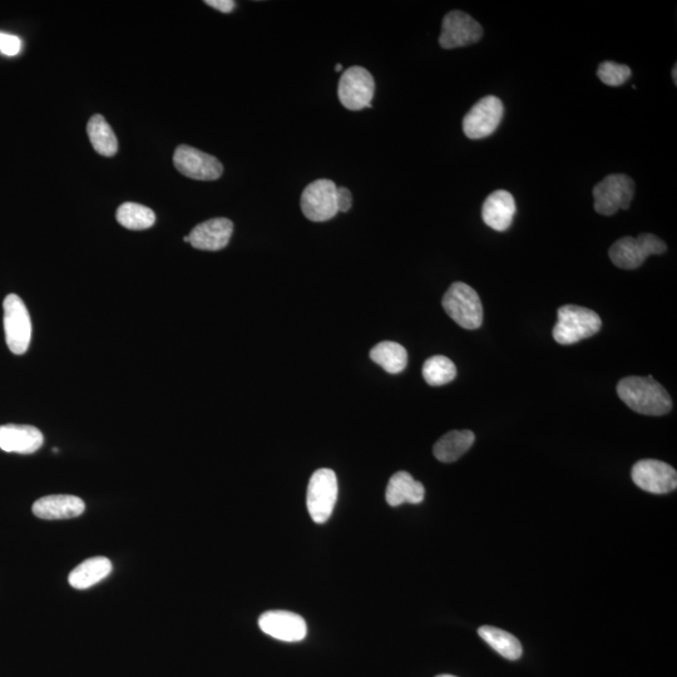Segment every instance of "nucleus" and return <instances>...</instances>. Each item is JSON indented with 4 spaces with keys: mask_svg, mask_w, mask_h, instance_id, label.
I'll return each mask as SVG.
<instances>
[{
    "mask_svg": "<svg viewBox=\"0 0 677 677\" xmlns=\"http://www.w3.org/2000/svg\"><path fill=\"white\" fill-rule=\"evenodd\" d=\"M476 436L472 431H452L439 439L434 446V456L443 463H453L472 448Z\"/></svg>",
    "mask_w": 677,
    "mask_h": 677,
    "instance_id": "obj_21",
    "label": "nucleus"
},
{
    "mask_svg": "<svg viewBox=\"0 0 677 677\" xmlns=\"http://www.w3.org/2000/svg\"><path fill=\"white\" fill-rule=\"evenodd\" d=\"M370 358L389 374L402 373L408 364L407 350L394 342H383L375 345L370 352Z\"/></svg>",
    "mask_w": 677,
    "mask_h": 677,
    "instance_id": "obj_23",
    "label": "nucleus"
},
{
    "mask_svg": "<svg viewBox=\"0 0 677 677\" xmlns=\"http://www.w3.org/2000/svg\"><path fill=\"white\" fill-rule=\"evenodd\" d=\"M667 246L656 235L641 234L637 237H622L610 247L612 263L622 270L639 269L651 255H661Z\"/></svg>",
    "mask_w": 677,
    "mask_h": 677,
    "instance_id": "obj_4",
    "label": "nucleus"
},
{
    "mask_svg": "<svg viewBox=\"0 0 677 677\" xmlns=\"http://www.w3.org/2000/svg\"><path fill=\"white\" fill-rule=\"evenodd\" d=\"M457 377L456 364L451 359L436 355L423 365V378L431 387H443Z\"/></svg>",
    "mask_w": 677,
    "mask_h": 677,
    "instance_id": "obj_26",
    "label": "nucleus"
},
{
    "mask_svg": "<svg viewBox=\"0 0 677 677\" xmlns=\"http://www.w3.org/2000/svg\"><path fill=\"white\" fill-rule=\"evenodd\" d=\"M112 563L106 557H93L74 568L68 577L69 585L76 590H87L110 575Z\"/></svg>",
    "mask_w": 677,
    "mask_h": 677,
    "instance_id": "obj_20",
    "label": "nucleus"
},
{
    "mask_svg": "<svg viewBox=\"0 0 677 677\" xmlns=\"http://www.w3.org/2000/svg\"><path fill=\"white\" fill-rule=\"evenodd\" d=\"M602 328V320L594 310L577 305L558 309V320L553 328V338L561 345H572L592 338Z\"/></svg>",
    "mask_w": 677,
    "mask_h": 677,
    "instance_id": "obj_2",
    "label": "nucleus"
},
{
    "mask_svg": "<svg viewBox=\"0 0 677 677\" xmlns=\"http://www.w3.org/2000/svg\"><path fill=\"white\" fill-rule=\"evenodd\" d=\"M504 113L503 103L496 96L477 102L464 117L463 131L471 140H482L496 132Z\"/></svg>",
    "mask_w": 677,
    "mask_h": 677,
    "instance_id": "obj_10",
    "label": "nucleus"
},
{
    "mask_svg": "<svg viewBox=\"0 0 677 677\" xmlns=\"http://www.w3.org/2000/svg\"><path fill=\"white\" fill-rule=\"evenodd\" d=\"M206 4L211 8H215L216 11L225 14L231 13L236 7V3L232 2V0H207Z\"/></svg>",
    "mask_w": 677,
    "mask_h": 677,
    "instance_id": "obj_30",
    "label": "nucleus"
},
{
    "mask_svg": "<svg viewBox=\"0 0 677 677\" xmlns=\"http://www.w3.org/2000/svg\"><path fill=\"white\" fill-rule=\"evenodd\" d=\"M635 196V182L624 174L607 176L595 186L594 200L597 214L615 215L619 210H629Z\"/></svg>",
    "mask_w": 677,
    "mask_h": 677,
    "instance_id": "obj_7",
    "label": "nucleus"
},
{
    "mask_svg": "<svg viewBox=\"0 0 677 677\" xmlns=\"http://www.w3.org/2000/svg\"><path fill=\"white\" fill-rule=\"evenodd\" d=\"M437 677H457V676H453V675H439V676H437Z\"/></svg>",
    "mask_w": 677,
    "mask_h": 677,
    "instance_id": "obj_33",
    "label": "nucleus"
},
{
    "mask_svg": "<svg viewBox=\"0 0 677 677\" xmlns=\"http://www.w3.org/2000/svg\"><path fill=\"white\" fill-rule=\"evenodd\" d=\"M338 478L329 468H321L310 478L306 506L315 523L329 521L338 499Z\"/></svg>",
    "mask_w": 677,
    "mask_h": 677,
    "instance_id": "obj_5",
    "label": "nucleus"
},
{
    "mask_svg": "<svg viewBox=\"0 0 677 677\" xmlns=\"http://www.w3.org/2000/svg\"><path fill=\"white\" fill-rule=\"evenodd\" d=\"M343 71V66L342 64H336L335 66V72H342Z\"/></svg>",
    "mask_w": 677,
    "mask_h": 677,
    "instance_id": "obj_31",
    "label": "nucleus"
},
{
    "mask_svg": "<svg viewBox=\"0 0 677 677\" xmlns=\"http://www.w3.org/2000/svg\"><path fill=\"white\" fill-rule=\"evenodd\" d=\"M374 92V78L363 67H350L340 77L338 86L339 101L350 111H360L365 107L372 108Z\"/></svg>",
    "mask_w": 677,
    "mask_h": 677,
    "instance_id": "obj_8",
    "label": "nucleus"
},
{
    "mask_svg": "<svg viewBox=\"0 0 677 677\" xmlns=\"http://www.w3.org/2000/svg\"><path fill=\"white\" fill-rule=\"evenodd\" d=\"M597 76H599L600 81L605 83L606 86L619 87L629 81L631 69L629 66H626V64L602 62L599 69H597Z\"/></svg>",
    "mask_w": 677,
    "mask_h": 677,
    "instance_id": "obj_27",
    "label": "nucleus"
},
{
    "mask_svg": "<svg viewBox=\"0 0 677 677\" xmlns=\"http://www.w3.org/2000/svg\"><path fill=\"white\" fill-rule=\"evenodd\" d=\"M86 504L81 498L68 496V494H56L39 498L34 502L33 515L42 520H71L83 515Z\"/></svg>",
    "mask_w": 677,
    "mask_h": 677,
    "instance_id": "obj_16",
    "label": "nucleus"
},
{
    "mask_svg": "<svg viewBox=\"0 0 677 677\" xmlns=\"http://www.w3.org/2000/svg\"><path fill=\"white\" fill-rule=\"evenodd\" d=\"M22 49V41L17 36L8 33H0V52L8 57L17 56Z\"/></svg>",
    "mask_w": 677,
    "mask_h": 677,
    "instance_id": "obj_28",
    "label": "nucleus"
},
{
    "mask_svg": "<svg viewBox=\"0 0 677 677\" xmlns=\"http://www.w3.org/2000/svg\"><path fill=\"white\" fill-rule=\"evenodd\" d=\"M676 71H677V67L675 66V67H674V71H672V77H674V82H675V83H677Z\"/></svg>",
    "mask_w": 677,
    "mask_h": 677,
    "instance_id": "obj_32",
    "label": "nucleus"
},
{
    "mask_svg": "<svg viewBox=\"0 0 677 677\" xmlns=\"http://www.w3.org/2000/svg\"><path fill=\"white\" fill-rule=\"evenodd\" d=\"M116 219L118 224L128 230L141 231L150 229L155 225L156 215L146 206L135 204V202H126V204L118 207Z\"/></svg>",
    "mask_w": 677,
    "mask_h": 677,
    "instance_id": "obj_25",
    "label": "nucleus"
},
{
    "mask_svg": "<svg viewBox=\"0 0 677 677\" xmlns=\"http://www.w3.org/2000/svg\"><path fill=\"white\" fill-rule=\"evenodd\" d=\"M44 443L41 431L32 426L7 424L0 426V449L7 453L33 454Z\"/></svg>",
    "mask_w": 677,
    "mask_h": 677,
    "instance_id": "obj_17",
    "label": "nucleus"
},
{
    "mask_svg": "<svg viewBox=\"0 0 677 677\" xmlns=\"http://www.w3.org/2000/svg\"><path fill=\"white\" fill-rule=\"evenodd\" d=\"M3 308L8 348L13 354H26L32 340V321L27 306L18 295L9 294Z\"/></svg>",
    "mask_w": 677,
    "mask_h": 677,
    "instance_id": "obj_6",
    "label": "nucleus"
},
{
    "mask_svg": "<svg viewBox=\"0 0 677 677\" xmlns=\"http://www.w3.org/2000/svg\"><path fill=\"white\" fill-rule=\"evenodd\" d=\"M442 305L449 318L463 329L477 330L483 324V305L477 291L464 283H454L444 294Z\"/></svg>",
    "mask_w": 677,
    "mask_h": 677,
    "instance_id": "obj_3",
    "label": "nucleus"
},
{
    "mask_svg": "<svg viewBox=\"0 0 677 677\" xmlns=\"http://www.w3.org/2000/svg\"><path fill=\"white\" fill-rule=\"evenodd\" d=\"M234 232V224L225 217H217L197 225L189 235L190 245L197 250L219 251L225 249Z\"/></svg>",
    "mask_w": 677,
    "mask_h": 677,
    "instance_id": "obj_15",
    "label": "nucleus"
},
{
    "mask_svg": "<svg viewBox=\"0 0 677 677\" xmlns=\"http://www.w3.org/2000/svg\"><path fill=\"white\" fill-rule=\"evenodd\" d=\"M632 481L642 491L654 494H666L675 491L677 473L675 468L656 459H642L631 471Z\"/></svg>",
    "mask_w": 677,
    "mask_h": 677,
    "instance_id": "obj_12",
    "label": "nucleus"
},
{
    "mask_svg": "<svg viewBox=\"0 0 677 677\" xmlns=\"http://www.w3.org/2000/svg\"><path fill=\"white\" fill-rule=\"evenodd\" d=\"M260 629L264 634L284 642L304 640L308 634V626L303 617L290 611H268L260 616Z\"/></svg>",
    "mask_w": 677,
    "mask_h": 677,
    "instance_id": "obj_14",
    "label": "nucleus"
},
{
    "mask_svg": "<svg viewBox=\"0 0 677 677\" xmlns=\"http://www.w3.org/2000/svg\"><path fill=\"white\" fill-rule=\"evenodd\" d=\"M184 241H185V242H189V244H190L189 236H185V237H184Z\"/></svg>",
    "mask_w": 677,
    "mask_h": 677,
    "instance_id": "obj_34",
    "label": "nucleus"
},
{
    "mask_svg": "<svg viewBox=\"0 0 677 677\" xmlns=\"http://www.w3.org/2000/svg\"><path fill=\"white\" fill-rule=\"evenodd\" d=\"M336 200H338L339 212H348L353 206L352 192L347 187H338L336 191Z\"/></svg>",
    "mask_w": 677,
    "mask_h": 677,
    "instance_id": "obj_29",
    "label": "nucleus"
},
{
    "mask_svg": "<svg viewBox=\"0 0 677 677\" xmlns=\"http://www.w3.org/2000/svg\"><path fill=\"white\" fill-rule=\"evenodd\" d=\"M174 163L182 175L199 181L219 180L224 172V166L216 157L187 145L176 148Z\"/></svg>",
    "mask_w": 677,
    "mask_h": 677,
    "instance_id": "obj_11",
    "label": "nucleus"
},
{
    "mask_svg": "<svg viewBox=\"0 0 677 677\" xmlns=\"http://www.w3.org/2000/svg\"><path fill=\"white\" fill-rule=\"evenodd\" d=\"M617 394L627 407L636 413L660 417L672 409L667 390L652 375L647 378L627 377L617 385Z\"/></svg>",
    "mask_w": 677,
    "mask_h": 677,
    "instance_id": "obj_1",
    "label": "nucleus"
},
{
    "mask_svg": "<svg viewBox=\"0 0 677 677\" xmlns=\"http://www.w3.org/2000/svg\"><path fill=\"white\" fill-rule=\"evenodd\" d=\"M426 496L422 483L415 481L408 472L395 473L388 483L385 498L389 506L398 507L404 503L419 504Z\"/></svg>",
    "mask_w": 677,
    "mask_h": 677,
    "instance_id": "obj_19",
    "label": "nucleus"
},
{
    "mask_svg": "<svg viewBox=\"0 0 677 677\" xmlns=\"http://www.w3.org/2000/svg\"><path fill=\"white\" fill-rule=\"evenodd\" d=\"M516 211V201L510 192L498 190L492 192L484 201L482 219L491 229L503 232L510 229Z\"/></svg>",
    "mask_w": 677,
    "mask_h": 677,
    "instance_id": "obj_18",
    "label": "nucleus"
},
{
    "mask_svg": "<svg viewBox=\"0 0 677 677\" xmlns=\"http://www.w3.org/2000/svg\"><path fill=\"white\" fill-rule=\"evenodd\" d=\"M88 137L97 153L101 156L112 157L118 151V141L108 122L101 115H95L88 122Z\"/></svg>",
    "mask_w": 677,
    "mask_h": 677,
    "instance_id": "obj_24",
    "label": "nucleus"
},
{
    "mask_svg": "<svg viewBox=\"0 0 677 677\" xmlns=\"http://www.w3.org/2000/svg\"><path fill=\"white\" fill-rule=\"evenodd\" d=\"M338 186L331 180L321 179L311 182L301 195V211L306 219L313 222H325L339 214L336 200Z\"/></svg>",
    "mask_w": 677,
    "mask_h": 677,
    "instance_id": "obj_9",
    "label": "nucleus"
},
{
    "mask_svg": "<svg viewBox=\"0 0 677 677\" xmlns=\"http://www.w3.org/2000/svg\"><path fill=\"white\" fill-rule=\"evenodd\" d=\"M483 28L476 19L461 11L449 12L443 19L439 44L444 49H456L481 41Z\"/></svg>",
    "mask_w": 677,
    "mask_h": 677,
    "instance_id": "obj_13",
    "label": "nucleus"
},
{
    "mask_svg": "<svg viewBox=\"0 0 677 677\" xmlns=\"http://www.w3.org/2000/svg\"><path fill=\"white\" fill-rule=\"evenodd\" d=\"M478 635L504 659L516 661L523 654L521 642L510 632L493 626H483L479 627Z\"/></svg>",
    "mask_w": 677,
    "mask_h": 677,
    "instance_id": "obj_22",
    "label": "nucleus"
}]
</instances>
